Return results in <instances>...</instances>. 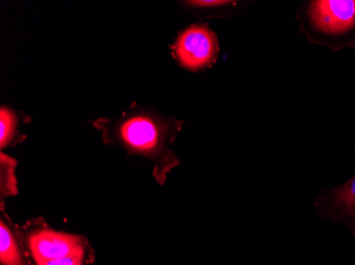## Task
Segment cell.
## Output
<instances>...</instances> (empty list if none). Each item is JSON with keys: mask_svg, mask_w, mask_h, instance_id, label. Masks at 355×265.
Here are the masks:
<instances>
[{"mask_svg": "<svg viewBox=\"0 0 355 265\" xmlns=\"http://www.w3.org/2000/svg\"><path fill=\"white\" fill-rule=\"evenodd\" d=\"M16 163L15 159L9 155L0 154V199L1 206H3V201L10 197L17 194V179H16Z\"/></svg>", "mask_w": 355, "mask_h": 265, "instance_id": "obj_8", "label": "cell"}, {"mask_svg": "<svg viewBox=\"0 0 355 265\" xmlns=\"http://www.w3.org/2000/svg\"><path fill=\"white\" fill-rule=\"evenodd\" d=\"M315 206L322 218L344 225L355 235V175L340 186L324 190Z\"/></svg>", "mask_w": 355, "mask_h": 265, "instance_id": "obj_5", "label": "cell"}, {"mask_svg": "<svg viewBox=\"0 0 355 265\" xmlns=\"http://www.w3.org/2000/svg\"><path fill=\"white\" fill-rule=\"evenodd\" d=\"M19 115L7 107L0 109V147L6 149L23 140L19 137Z\"/></svg>", "mask_w": 355, "mask_h": 265, "instance_id": "obj_7", "label": "cell"}, {"mask_svg": "<svg viewBox=\"0 0 355 265\" xmlns=\"http://www.w3.org/2000/svg\"><path fill=\"white\" fill-rule=\"evenodd\" d=\"M87 263H92L83 257L71 256L65 257V258L55 259V260L47 261L42 265H87Z\"/></svg>", "mask_w": 355, "mask_h": 265, "instance_id": "obj_10", "label": "cell"}, {"mask_svg": "<svg viewBox=\"0 0 355 265\" xmlns=\"http://www.w3.org/2000/svg\"><path fill=\"white\" fill-rule=\"evenodd\" d=\"M218 39L205 25H193L181 32L173 46V55L179 65L189 71L209 68L217 61Z\"/></svg>", "mask_w": 355, "mask_h": 265, "instance_id": "obj_4", "label": "cell"}, {"mask_svg": "<svg viewBox=\"0 0 355 265\" xmlns=\"http://www.w3.org/2000/svg\"><path fill=\"white\" fill-rule=\"evenodd\" d=\"M311 41L331 51L355 47V0H315L305 10Z\"/></svg>", "mask_w": 355, "mask_h": 265, "instance_id": "obj_2", "label": "cell"}, {"mask_svg": "<svg viewBox=\"0 0 355 265\" xmlns=\"http://www.w3.org/2000/svg\"><path fill=\"white\" fill-rule=\"evenodd\" d=\"M105 143L123 147L129 154L146 157L153 165V176L159 186L180 165L171 149L184 121L166 117L150 109L132 107L116 119L99 118L92 122Z\"/></svg>", "mask_w": 355, "mask_h": 265, "instance_id": "obj_1", "label": "cell"}, {"mask_svg": "<svg viewBox=\"0 0 355 265\" xmlns=\"http://www.w3.org/2000/svg\"><path fill=\"white\" fill-rule=\"evenodd\" d=\"M0 263L1 265H32L24 244L21 227L14 224L1 208L0 217Z\"/></svg>", "mask_w": 355, "mask_h": 265, "instance_id": "obj_6", "label": "cell"}, {"mask_svg": "<svg viewBox=\"0 0 355 265\" xmlns=\"http://www.w3.org/2000/svg\"><path fill=\"white\" fill-rule=\"evenodd\" d=\"M185 7L195 10L201 14L207 16H219L221 13L227 14L233 8L236 7L235 1H225V0H195V1H185Z\"/></svg>", "mask_w": 355, "mask_h": 265, "instance_id": "obj_9", "label": "cell"}, {"mask_svg": "<svg viewBox=\"0 0 355 265\" xmlns=\"http://www.w3.org/2000/svg\"><path fill=\"white\" fill-rule=\"evenodd\" d=\"M21 232L28 255L37 265L71 256L83 257L93 262V248L85 237L55 230L44 219L26 223Z\"/></svg>", "mask_w": 355, "mask_h": 265, "instance_id": "obj_3", "label": "cell"}]
</instances>
